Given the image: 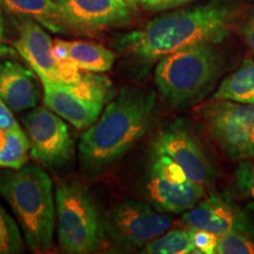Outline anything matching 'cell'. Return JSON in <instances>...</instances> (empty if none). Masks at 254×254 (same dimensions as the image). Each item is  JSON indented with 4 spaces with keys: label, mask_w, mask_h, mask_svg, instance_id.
Masks as SVG:
<instances>
[{
    "label": "cell",
    "mask_w": 254,
    "mask_h": 254,
    "mask_svg": "<svg viewBox=\"0 0 254 254\" xmlns=\"http://www.w3.org/2000/svg\"><path fill=\"white\" fill-rule=\"evenodd\" d=\"M213 99L239 104H253L254 60H246L239 68L222 79L213 94Z\"/></svg>",
    "instance_id": "18"
},
{
    "label": "cell",
    "mask_w": 254,
    "mask_h": 254,
    "mask_svg": "<svg viewBox=\"0 0 254 254\" xmlns=\"http://www.w3.org/2000/svg\"><path fill=\"white\" fill-rule=\"evenodd\" d=\"M238 11V0H208L158 15L144 27L119 37L117 46L136 63L148 65L186 47L221 43Z\"/></svg>",
    "instance_id": "1"
},
{
    "label": "cell",
    "mask_w": 254,
    "mask_h": 254,
    "mask_svg": "<svg viewBox=\"0 0 254 254\" xmlns=\"http://www.w3.org/2000/svg\"><path fill=\"white\" fill-rule=\"evenodd\" d=\"M222 65L221 56L212 44L186 47L159 60L155 84L171 106L190 107L215 87Z\"/></svg>",
    "instance_id": "4"
},
{
    "label": "cell",
    "mask_w": 254,
    "mask_h": 254,
    "mask_svg": "<svg viewBox=\"0 0 254 254\" xmlns=\"http://www.w3.org/2000/svg\"><path fill=\"white\" fill-rule=\"evenodd\" d=\"M30 155L46 167H62L72 157L73 139L62 117L47 107H37L24 117Z\"/></svg>",
    "instance_id": "10"
},
{
    "label": "cell",
    "mask_w": 254,
    "mask_h": 254,
    "mask_svg": "<svg viewBox=\"0 0 254 254\" xmlns=\"http://www.w3.org/2000/svg\"><path fill=\"white\" fill-rule=\"evenodd\" d=\"M0 98L13 112L33 109L40 92L32 69L13 60H0Z\"/></svg>",
    "instance_id": "15"
},
{
    "label": "cell",
    "mask_w": 254,
    "mask_h": 254,
    "mask_svg": "<svg viewBox=\"0 0 254 254\" xmlns=\"http://www.w3.org/2000/svg\"><path fill=\"white\" fill-rule=\"evenodd\" d=\"M0 128L6 129V131L20 128L18 122L13 117L12 110L5 104L1 98H0Z\"/></svg>",
    "instance_id": "26"
},
{
    "label": "cell",
    "mask_w": 254,
    "mask_h": 254,
    "mask_svg": "<svg viewBox=\"0 0 254 254\" xmlns=\"http://www.w3.org/2000/svg\"><path fill=\"white\" fill-rule=\"evenodd\" d=\"M140 1L146 8L153 9V11H164V9L179 7L193 0H140Z\"/></svg>",
    "instance_id": "25"
},
{
    "label": "cell",
    "mask_w": 254,
    "mask_h": 254,
    "mask_svg": "<svg viewBox=\"0 0 254 254\" xmlns=\"http://www.w3.org/2000/svg\"><path fill=\"white\" fill-rule=\"evenodd\" d=\"M0 5L8 13L33 19L56 33L68 31L56 0H0Z\"/></svg>",
    "instance_id": "16"
},
{
    "label": "cell",
    "mask_w": 254,
    "mask_h": 254,
    "mask_svg": "<svg viewBox=\"0 0 254 254\" xmlns=\"http://www.w3.org/2000/svg\"><path fill=\"white\" fill-rule=\"evenodd\" d=\"M66 59L86 72H106L116 62L112 51L92 41H66Z\"/></svg>",
    "instance_id": "17"
},
{
    "label": "cell",
    "mask_w": 254,
    "mask_h": 254,
    "mask_svg": "<svg viewBox=\"0 0 254 254\" xmlns=\"http://www.w3.org/2000/svg\"><path fill=\"white\" fill-rule=\"evenodd\" d=\"M171 224L172 218L150 205L125 199L105 214L104 238L117 249H140L165 233Z\"/></svg>",
    "instance_id": "7"
},
{
    "label": "cell",
    "mask_w": 254,
    "mask_h": 254,
    "mask_svg": "<svg viewBox=\"0 0 254 254\" xmlns=\"http://www.w3.org/2000/svg\"><path fill=\"white\" fill-rule=\"evenodd\" d=\"M0 194L17 217L25 241L33 251L51 250L55 230L53 183L43 167L25 166L0 172Z\"/></svg>",
    "instance_id": "3"
},
{
    "label": "cell",
    "mask_w": 254,
    "mask_h": 254,
    "mask_svg": "<svg viewBox=\"0 0 254 254\" xmlns=\"http://www.w3.org/2000/svg\"><path fill=\"white\" fill-rule=\"evenodd\" d=\"M127 1H128L129 4H131L134 8L136 7V2H138V0H127Z\"/></svg>",
    "instance_id": "30"
},
{
    "label": "cell",
    "mask_w": 254,
    "mask_h": 254,
    "mask_svg": "<svg viewBox=\"0 0 254 254\" xmlns=\"http://www.w3.org/2000/svg\"><path fill=\"white\" fill-rule=\"evenodd\" d=\"M68 30L99 31L128 25L134 7L127 0H56Z\"/></svg>",
    "instance_id": "11"
},
{
    "label": "cell",
    "mask_w": 254,
    "mask_h": 254,
    "mask_svg": "<svg viewBox=\"0 0 254 254\" xmlns=\"http://www.w3.org/2000/svg\"><path fill=\"white\" fill-rule=\"evenodd\" d=\"M7 133L8 131L0 128V154H1L2 150L5 148L6 142H7Z\"/></svg>",
    "instance_id": "29"
},
{
    "label": "cell",
    "mask_w": 254,
    "mask_h": 254,
    "mask_svg": "<svg viewBox=\"0 0 254 254\" xmlns=\"http://www.w3.org/2000/svg\"><path fill=\"white\" fill-rule=\"evenodd\" d=\"M58 243L68 254L98 251L105 241L104 217L86 187L74 182H60L56 190Z\"/></svg>",
    "instance_id": "5"
},
{
    "label": "cell",
    "mask_w": 254,
    "mask_h": 254,
    "mask_svg": "<svg viewBox=\"0 0 254 254\" xmlns=\"http://www.w3.org/2000/svg\"><path fill=\"white\" fill-rule=\"evenodd\" d=\"M14 47L41 81L58 82V60L53 53V41L38 21L21 18Z\"/></svg>",
    "instance_id": "13"
},
{
    "label": "cell",
    "mask_w": 254,
    "mask_h": 254,
    "mask_svg": "<svg viewBox=\"0 0 254 254\" xmlns=\"http://www.w3.org/2000/svg\"><path fill=\"white\" fill-rule=\"evenodd\" d=\"M183 168L193 182L207 186L217 178L211 155L201 141L182 120L170 123L159 132L154 147Z\"/></svg>",
    "instance_id": "9"
},
{
    "label": "cell",
    "mask_w": 254,
    "mask_h": 254,
    "mask_svg": "<svg viewBox=\"0 0 254 254\" xmlns=\"http://www.w3.org/2000/svg\"><path fill=\"white\" fill-rule=\"evenodd\" d=\"M241 34H243L244 40L250 47V50L254 53V13L246 19L245 23L241 26Z\"/></svg>",
    "instance_id": "27"
},
{
    "label": "cell",
    "mask_w": 254,
    "mask_h": 254,
    "mask_svg": "<svg viewBox=\"0 0 254 254\" xmlns=\"http://www.w3.org/2000/svg\"><path fill=\"white\" fill-rule=\"evenodd\" d=\"M211 138L231 160L254 159V103L214 100L201 111Z\"/></svg>",
    "instance_id": "6"
},
{
    "label": "cell",
    "mask_w": 254,
    "mask_h": 254,
    "mask_svg": "<svg viewBox=\"0 0 254 254\" xmlns=\"http://www.w3.org/2000/svg\"><path fill=\"white\" fill-rule=\"evenodd\" d=\"M147 192L158 211L184 213L205 196V186L190 180L179 165L153 148L147 176Z\"/></svg>",
    "instance_id": "8"
},
{
    "label": "cell",
    "mask_w": 254,
    "mask_h": 254,
    "mask_svg": "<svg viewBox=\"0 0 254 254\" xmlns=\"http://www.w3.org/2000/svg\"><path fill=\"white\" fill-rule=\"evenodd\" d=\"M217 254H253V233L245 231H231L218 237Z\"/></svg>",
    "instance_id": "22"
},
{
    "label": "cell",
    "mask_w": 254,
    "mask_h": 254,
    "mask_svg": "<svg viewBox=\"0 0 254 254\" xmlns=\"http://www.w3.org/2000/svg\"><path fill=\"white\" fill-rule=\"evenodd\" d=\"M144 253L148 254H190L195 252L192 238V230L184 227L183 230L165 232L144 247Z\"/></svg>",
    "instance_id": "20"
},
{
    "label": "cell",
    "mask_w": 254,
    "mask_h": 254,
    "mask_svg": "<svg viewBox=\"0 0 254 254\" xmlns=\"http://www.w3.org/2000/svg\"><path fill=\"white\" fill-rule=\"evenodd\" d=\"M180 224L190 230L212 232L218 237L231 231L254 232L246 215L236 205L218 194L204 196L194 207L184 212Z\"/></svg>",
    "instance_id": "12"
},
{
    "label": "cell",
    "mask_w": 254,
    "mask_h": 254,
    "mask_svg": "<svg viewBox=\"0 0 254 254\" xmlns=\"http://www.w3.org/2000/svg\"><path fill=\"white\" fill-rule=\"evenodd\" d=\"M15 51L6 44L4 38V24H0V60L7 58V57H14Z\"/></svg>",
    "instance_id": "28"
},
{
    "label": "cell",
    "mask_w": 254,
    "mask_h": 254,
    "mask_svg": "<svg viewBox=\"0 0 254 254\" xmlns=\"http://www.w3.org/2000/svg\"><path fill=\"white\" fill-rule=\"evenodd\" d=\"M234 182L241 194L254 200V159L239 161L234 171Z\"/></svg>",
    "instance_id": "23"
},
{
    "label": "cell",
    "mask_w": 254,
    "mask_h": 254,
    "mask_svg": "<svg viewBox=\"0 0 254 254\" xmlns=\"http://www.w3.org/2000/svg\"><path fill=\"white\" fill-rule=\"evenodd\" d=\"M154 109L153 91L122 88L100 118L82 133L79 142L82 166L91 173H100L123 158L150 129Z\"/></svg>",
    "instance_id": "2"
},
{
    "label": "cell",
    "mask_w": 254,
    "mask_h": 254,
    "mask_svg": "<svg viewBox=\"0 0 254 254\" xmlns=\"http://www.w3.org/2000/svg\"><path fill=\"white\" fill-rule=\"evenodd\" d=\"M67 86L78 97L101 106L109 103L114 94L113 85L110 79L104 75L94 74V72L85 71V73H81L78 84Z\"/></svg>",
    "instance_id": "19"
},
{
    "label": "cell",
    "mask_w": 254,
    "mask_h": 254,
    "mask_svg": "<svg viewBox=\"0 0 254 254\" xmlns=\"http://www.w3.org/2000/svg\"><path fill=\"white\" fill-rule=\"evenodd\" d=\"M41 82L45 106L75 128L87 129L99 119L104 106L78 97L67 85L46 80Z\"/></svg>",
    "instance_id": "14"
},
{
    "label": "cell",
    "mask_w": 254,
    "mask_h": 254,
    "mask_svg": "<svg viewBox=\"0 0 254 254\" xmlns=\"http://www.w3.org/2000/svg\"><path fill=\"white\" fill-rule=\"evenodd\" d=\"M23 250V236L17 222L0 204V254H17Z\"/></svg>",
    "instance_id": "21"
},
{
    "label": "cell",
    "mask_w": 254,
    "mask_h": 254,
    "mask_svg": "<svg viewBox=\"0 0 254 254\" xmlns=\"http://www.w3.org/2000/svg\"><path fill=\"white\" fill-rule=\"evenodd\" d=\"M195 252L200 254H214L218 246V236L212 232L192 230Z\"/></svg>",
    "instance_id": "24"
}]
</instances>
